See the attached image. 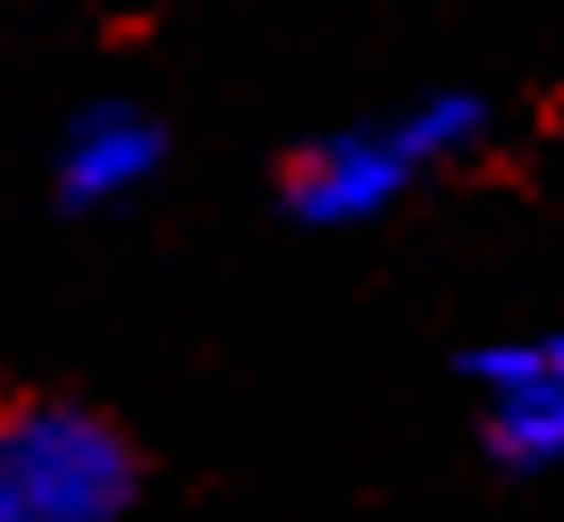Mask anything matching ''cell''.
Instances as JSON below:
<instances>
[{"label": "cell", "mask_w": 564, "mask_h": 522, "mask_svg": "<svg viewBox=\"0 0 564 522\" xmlns=\"http://www.w3.org/2000/svg\"><path fill=\"white\" fill-rule=\"evenodd\" d=\"M143 480L135 429L94 396H0V522H127Z\"/></svg>", "instance_id": "1"}, {"label": "cell", "mask_w": 564, "mask_h": 522, "mask_svg": "<svg viewBox=\"0 0 564 522\" xmlns=\"http://www.w3.org/2000/svg\"><path fill=\"white\" fill-rule=\"evenodd\" d=\"M422 177L430 168L413 161L397 119H362V127H329V135L295 143L270 177V203L304 237H354V228H379Z\"/></svg>", "instance_id": "2"}, {"label": "cell", "mask_w": 564, "mask_h": 522, "mask_svg": "<svg viewBox=\"0 0 564 522\" xmlns=\"http://www.w3.org/2000/svg\"><path fill=\"white\" fill-rule=\"evenodd\" d=\"M455 371L480 396V455L497 472H564V329L480 337Z\"/></svg>", "instance_id": "3"}, {"label": "cell", "mask_w": 564, "mask_h": 522, "mask_svg": "<svg viewBox=\"0 0 564 522\" xmlns=\"http://www.w3.org/2000/svg\"><path fill=\"white\" fill-rule=\"evenodd\" d=\"M169 168V119L135 94H94L76 101L51 135V203L68 219L127 211L143 186H161Z\"/></svg>", "instance_id": "4"}, {"label": "cell", "mask_w": 564, "mask_h": 522, "mask_svg": "<svg viewBox=\"0 0 564 522\" xmlns=\"http://www.w3.org/2000/svg\"><path fill=\"white\" fill-rule=\"evenodd\" d=\"M388 119H397V135L413 143V161H422L430 177L497 143V101L480 94V85H430V94H413L404 110H388Z\"/></svg>", "instance_id": "5"}, {"label": "cell", "mask_w": 564, "mask_h": 522, "mask_svg": "<svg viewBox=\"0 0 564 522\" xmlns=\"http://www.w3.org/2000/svg\"><path fill=\"white\" fill-rule=\"evenodd\" d=\"M556 143H564V110H556Z\"/></svg>", "instance_id": "6"}]
</instances>
